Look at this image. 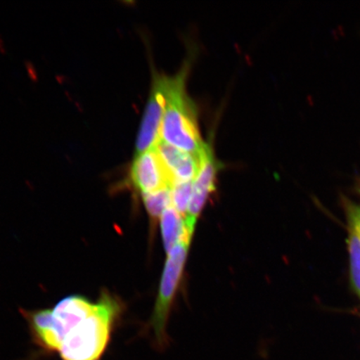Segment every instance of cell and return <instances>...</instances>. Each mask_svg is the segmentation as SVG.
Instances as JSON below:
<instances>
[{
  "label": "cell",
  "instance_id": "cell-1",
  "mask_svg": "<svg viewBox=\"0 0 360 360\" xmlns=\"http://www.w3.org/2000/svg\"><path fill=\"white\" fill-rule=\"evenodd\" d=\"M188 65L169 77L160 139L204 161L211 148L202 141L197 112L186 92Z\"/></svg>",
  "mask_w": 360,
  "mask_h": 360
},
{
  "label": "cell",
  "instance_id": "cell-3",
  "mask_svg": "<svg viewBox=\"0 0 360 360\" xmlns=\"http://www.w3.org/2000/svg\"><path fill=\"white\" fill-rule=\"evenodd\" d=\"M191 240H184L167 253L150 326L155 343L160 349L167 347V325L171 308L181 282Z\"/></svg>",
  "mask_w": 360,
  "mask_h": 360
},
{
  "label": "cell",
  "instance_id": "cell-7",
  "mask_svg": "<svg viewBox=\"0 0 360 360\" xmlns=\"http://www.w3.org/2000/svg\"><path fill=\"white\" fill-rule=\"evenodd\" d=\"M220 165L214 159L212 148L207 155L197 176L192 182V195L190 205L186 215V224L192 235L198 219L204 210L207 201L215 190L216 179Z\"/></svg>",
  "mask_w": 360,
  "mask_h": 360
},
{
  "label": "cell",
  "instance_id": "cell-4",
  "mask_svg": "<svg viewBox=\"0 0 360 360\" xmlns=\"http://www.w3.org/2000/svg\"><path fill=\"white\" fill-rule=\"evenodd\" d=\"M94 305L96 303L81 295H70L61 300L51 309V326L42 348L58 352L67 335L93 312Z\"/></svg>",
  "mask_w": 360,
  "mask_h": 360
},
{
  "label": "cell",
  "instance_id": "cell-12",
  "mask_svg": "<svg viewBox=\"0 0 360 360\" xmlns=\"http://www.w3.org/2000/svg\"><path fill=\"white\" fill-rule=\"evenodd\" d=\"M192 182L174 184L171 188V202L178 212L186 218L192 195Z\"/></svg>",
  "mask_w": 360,
  "mask_h": 360
},
{
  "label": "cell",
  "instance_id": "cell-9",
  "mask_svg": "<svg viewBox=\"0 0 360 360\" xmlns=\"http://www.w3.org/2000/svg\"><path fill=\"white\" fill-rule=\"evenodd\" d=\"M347 216L351 282L360 297V207L349 202Z\"/></svg>",
  "mask_w": 360,
  "mask_h": 360
},
{
  "label": "cell",
  "instance_id": "cell-2",
  "mask_svg": "<svg viewBox=\"0 0 360 360\" xmlns=\"http://www.w3.org/2000/svg\"><path fill=\"white\" fill-rule=\"evenodd\" d=\"M122 309L119 300L103 292L93 312L67 335L58 354L61 360H100L105 354Z\"/></svg>",
  "mask_w": 360,
  "mask_h": 360
},
{
  "label": "cell",
  "instance_id": "cell-10",
  "mask_svg": "<svg viewBox=\"0 0 360 360\" xmlns=\"http://www.w3.org/2000/svg\"><path fill=\"white\" fill-rule=\"evenodd\" d=\"M160 222L166 253L184 240L192 241L193 235L188 231L186 220L172 205L164 211Z\"/></svg>",
  "mask_w": 360,
  "mask_h": 360
},
{
  "label": "cell",
  "instance_id": "cell-6",
  "mask_svg": "<svg viewBox=\"0 0 360 360\" xmlns=\"http://www.w3.org/2000/svg\"><path fill=\"white\" fill-rule=\"evenodd\" d=\"M129 182L141 195L171 188L174 184L155 147L134 156Z\"/></svg>",
  "mask_w": 360,
  "mask_h": 360
},
{
  "label": "cell",
  "instance_id": "cell-8",
  "mask_svg": "<svg viewBox=\"0 0 360 360\" xmlns=\"http://www.w3.org/2000/svg\"><path fill=\"white\" fill-rule=\"evenodd\" d=\"M155 147L174 184L191 182L195 179L204 161L161 139Z\"/></svg>",
  "mask_w": 360,
  "mask_h": 360
},
{
  "label": "cell",
  "instance_id": "cell-11",
  "mask_svg": "<svg viewBox=\"0 0 360 360\" xmlns=\"http://www.w3.org/2000/svg\"><path fill=\"white\" fill-rule=\"evenodd\" d=\"M142 200L148 216L154 221H157L158 219H160L164 211L168 207L172 205L171 188H165V190L143 195H142Z\"/></svg>",
  "mask_w": 360,
  "mask_h": 360
},
{
  "label": "cell",
  "instance_id": "cell-5",
  "mask_svg": "<svg viewBox=\"0 0 360 360\" xmlns=\"http://www.w3.org/2000/svg\"><path fill=\"white\" fill-rule=\"evenodd\" d=\"M169 76H154L150 97L143 112L135 143L134 156L154 148L160 139L162 120L165 114L169 87Z\"/></svg>",
  "mask_w": 360,
  "mask_h": 360
}]
</instances>
